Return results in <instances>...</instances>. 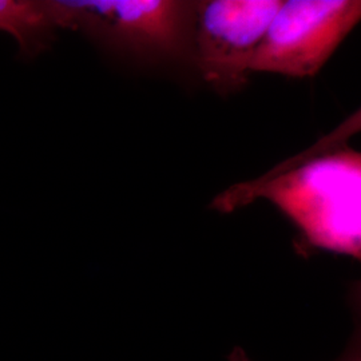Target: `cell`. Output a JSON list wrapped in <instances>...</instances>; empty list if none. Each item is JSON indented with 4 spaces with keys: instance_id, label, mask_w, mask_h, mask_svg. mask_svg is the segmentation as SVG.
<instances>
[{
    "instance_id": "cell-1",
    "label": "cell",
    "mask_w": 361,
    "mask_h": 361,
    "mask_svg": "<svg viewBox=\"0 0 361 361\" xmlns=\"http://www.w3.org/2000/svg\"><path fill=\"white\" fill-rule=\"evenodd\" d=\"M359 129L357 111L302 154L226 189L212 207L231 213L267 200L296 225L308 245L360 259L361 154L347 143Z\"/></svg>"
},
{
    "instance_id": "cell-2",
    "label": "cell",
    "mask_w": 361,
    "mask_h": 361,
    "mask_svg": "<svg viewBox=\"0 0 361 361\" xmlns=\"http://www.w3.org/2000/svg\"><path fill=\"white\" fill-rule=\"evenodd\" d=\"M56 30L85 34L121 59L161 65L193 55L195 1L43 0Z\"/></svg>"
},
{
    "instance_id": "cell-6",
    "label": "cell",
    "mask_w": 361,
    "mask_h": 361,
    "mask_svg": "<svg viewBox=\"0 0 361 361\" xmlns=\"http://www.w3.org/2000/svg\"><path fill=\"white\" fill-rule=\"evenodd\" d=\"M338 361H360V331L357 334V337L355 336L352 338L348 350Z\"/></svg>"
},
{
    "instance_id": "cell-5",
    "label": "cell",
    "mask_w": 361,
    "mask_h": 361,
    "mask_svg": "<svg viewBox=\"0 0 361 361\" xmlns=\"http://www.w3.org/2000/svg\"><path fill=\"white\" fill-rule=\"evenodd\" d=\"M0 31L16 40L23 59H34L51 46L56 27L43 0H0Z\"/></svg>"
},
{
    "instance_id": "cell-4",
    "label": "cell",
    "mask_w": 361,
    "mask_h": 361,
    "mask_svg": "<svg viewBox=\"0 0 361 361\" xmlns=\"http://www.w3.org/2000/svg\"><path fill=\"white\" fill-rule=\"evenodd\" d=\"M283 0L195 1L192 63L219 94L240 91L250 65Z\"/></svg>"
},
{
    "instance_id": "cell-3",
    "label": "cell",
    "mask_w": 361,
    "mask_h": 361,
    "mask_svg": "<svg viewBox=\"0 0 361 361\" xmlns=\"http://www.w3.org/2000/svg\"><path fill=\"white\" fill-rule=\"evenodd\" d=\"M361 19L359 0H288L258 44L250 73L317 75Z\"/></svg>"
}]
</instances>
